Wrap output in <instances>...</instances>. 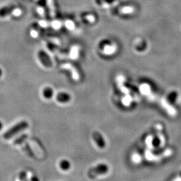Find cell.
Instances as JSON below:
<instances>
[{
	"label": "cell",
	"instance_id": "6da1fadb",
	"mask_svg": "<svg viewBox=\"0 0 181 181\" xmlns=\"http://www.w3.org/2000/svg\"><path fill=\"white\" fill-rule=\"evenodd\" d=\"M28 126V124L26 122H22L19 124H18L17 126H15V127H12L10 130L8 131L7 133H6L5 134L3 135V137L5 138H10L11 137L14 135L16 133H18L19 130L21 131L23 129L26 127Z\"/></svg>",
	"mask_w": 181,
	"mask_h": 181
},
{
	"label": "cell",
	"instance_id": "7a4b0ae2",
	"mask_svg": "<svg viewBox=\"0 0 181 181\" xmlns=\"http://www.w3.org/2000/svg\"><path fill=\"white\" fill-rule=\"evenodd\" d=\"M107 170L108 167L107 166V165L100 164L96 168H92V170H91L89 172H88V175L91 177L92 175L95 176L98 175L97 174H105V173L107 172Z\"/></svg>",
	"mask_w": 181,
	"mask_h": 181
},
{
	"label": "cell",
	"instance_id": "3957f363",
	"mask_svg": "<svg viewBox=\"0 0 181 181\" xmlns=\"http://www.w3.org/2000/svg\"><path fill=\"white\" fill-rule=\"evenodd\" d=\"M93 138H94L95 141H96L97 144V145H98V146L99 147L103 148L105 146L104 140H103V139L102 138L101 135H100L99 134V133H97V132L94 133V134H93Z\"/></svg>",
	"mask_w": 181,
	"mask_h": 181
},
{
	"label": "cell",
	"instance_id": "277c9868",
	"mask_svg": "<svg viewBox=\"0 0 181 181\" xmlns=\"http://www.w3.org/2000/svg\"><path fill=\"white\" fill-rule=\"evenodd\" d=\"M60 166L62 168V170H67L70 168V163L67 160H62L60 163Z\"/></svg>",
	"mask_w": 181,
	"mask_h": 181
},
{
	"label": "cell",
	"instance_id": "5b68a950",
	"mask_svg": "<svg viewBox=\"0 0 181 181\" xmlns=\"http://www.w3.org/2000/svg\"><path fill=\"white\" fill-rule=\"evenodd\" d=\"M57 100L60 102H67L68 101H69V96L67 95H60L58 97H57Z\"/></svg>",
	"mask_w": 181,
	"mask_h": 181
},
{
	"label": "cell",
	"instance_id": "8992f818",
	"mask_svg": "<svg viewBox=\"0 0 181 181\" xmlns=\"http://www.w3.org/2000/svg\"><path fill=\"white\" fill-rule=\"evenodd\" d=\"M173 181H181V172L176 176V178Z\"/></svg>",
	"mask_w": 181,
	"mask_h": 181
},
{
	"label": "cell",
	"instance_id": "52a82bcc",
	"mask_svg": "<svg viewBox=\"0 0 181 181\" xmlns=\"http://www.w3.org/2000/svg\"><path fill=\"white\" fill-rule=\"evenodd\" d=\"M2 127H3V126H2V123L0 122V130H1V129L2 128Z\"/></svg>",
	"mask_w": 181,
	"mask_h": 181
}]
</instances>
